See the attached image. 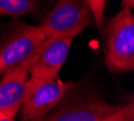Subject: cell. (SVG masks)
<instances>
[{"mask_svg":"<svg viewBox=\"0 0 134 121\" xmlns=\"http://www.w3.org/2000/svg\"><path fill=\"white\" fill-rule=\"evenodd\" d=\"M104 61L111 73L134 69V16L131 10L122 9L109 21L104 33Z\"/></svg>","mask_w":134,"mask_h":121,"instance_id":"6da1fadb","label":"cell"},{"mask_svg":"<svg viewBox=\"0 0 134 121\" xmlns=\"http://www.w3.org/2000/svg\"><path fill=\"white\" fill-rule=\"evenodd\" d=\"M115 106L98 98H70L64 101L47 115L48 121H110L119 109Z\"/></svg>","mask_w":134,"mask_h":121,"instance_id":"8992f818","label":"cell"},{"mask_svg":"<svg viewBox=\"0 0 134 121\" xmlns=\"http://www.w3.org/2000/svg\"><path fill=\"white\" fill-rule=\"evenodd\" d=\"M94 21L87 0H58L39 24L46 38L77 36Z\"/></svg>","mask_w":134,"mask_h":121,"instance_id":"3957f363","label":"cell"},{"mask_svg":"<svg viewBox=\"0 0 134 121\" xmlns=\"http://www.w3.org/2000/svg\"><path fill=\"white\" fill-rule=\"evenodd\" d=\"M36 11L35 0H0V17H21Z\"/></svg>","mask_w":134,"mask_h":121,"instance_id":"ba28073f","label":"cell"},{"mask_svg":"<svg viewBox=\"0 0 134 121\" xmlns=\"http://www.w3.org/2000/svg\"><path fill=\"white\" fill-rule=\"evenodd\" d=\"M28 76V65L25 63L0 78V121L16 119L24 101Z\"/></svg>","mask_w":134,"mask_h":121,"instance_id":"52a82bcc","label":"cell"},{"mask_svg":"<svg viewBox=\"0 0 134 121\" xmlns=\"http://www.w3.org/2000/svg\"><path fill=\"white\" fill-rule=\"evenodd\" d=\"M134 120V104L133 102L120 106L115 114L111 116L110 121H133Z\"/></svg>","mask_w":134,"mask_h":121,"instance_id":"30bf717a","label":"cell"},{"mask_svg":"<svg viewBox=\"0 0 134 121\" xmlns=\"http://www.w3.org/2000/svg\"><path fill=\"white\" fill-rule=\"evenodd\" d=\"M72 86V82L63 81L58 76L36 85L33 90L25 93L19 110L21 119L24 121L45 120L47 115L62 102Z\"/></svg>","mask_w":134,"mask_h":121,"instance_id":"5b68a950","label":"cell"},{"mask_svg":"<svg viewBox=\"0 0 134 121\" xmlns=\"http://www.w3.org/2000/svg\"><path fill=\"white\" fill-rule=\"evenodd\" d=\"M72 36H48L39 45L37 50L29 59L28 80L25 93L36 85L56 79L69 56Z\"/></svg>","mask_w":134,"mask_h":121,"instance_id":"7a4b0ae2","label":"cell"},{"mask_svg":"<svg viewBox=\"0 0 134 121\" xmlns=\"http://www.w3.org/2000/svg\"><path fill=\"white\" fill-rule=\"evenodd\" d=\"M40 27L18 24L0 41V78L11 69L25 64L45 39Z\"/></svg>","mask_w":134,"mask_h":121,"instance_id":"277c9868","label":"cell"},{"mask_svg":"<svg viewBox=\"0 0 134 121\" xmlns=\"http://www.w3.org/2000/svg\"><path fill=\"white\" fill-rule=\"evenodd\" d=\"M87 1L93 12L94 22L98 24V27H102L104 22V12H105L108 0H87Z\"/></svg>","mask_w":134,"mask_h":121,"instance_id":"9c48e42d","label":"cell"}]
</instances>
